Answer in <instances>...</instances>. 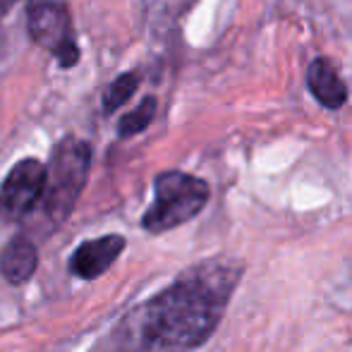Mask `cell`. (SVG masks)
<instances>
[{
	"instance_id": "obj_1",
	"label": "cell",
	"mask_w": 352,
	"mask_h": 352,
	"mask_svg": "<svg viewBox=\"0 0 352 352\" xmlns=\"http://www.w3.org/2000/svg\"><path fill=\"white\" fill-rule=\"evenodd\" d=\"M240 276L235 261L209 259L192 266L127 319V336L146 352L199 348L221 324Z\"/></svg>"
},
{
	"instance_id": "obj_2",
	"label": "cell",
	"mask_w": 352,
	"mask_h": 352,
	"mask_svg": "<svg viewBox=\"0 0 352 352\" xmlns=\"http://www.w3.org/2000/svg\"><path fill=\"white\" fill-rule=\"evenodd\" d=\"M89 166H91V146L79 137L67 135L53 146L46 195H43V216L51 228H58L72 213L87 185Z\"/></svg>"
},
{
	"instance_id": "obj_3",
	"label": "cell",
	"mask_w": 352,
	"mask_h": 352,
	"mask_svg": "<svg viewBox=\"0 0 352 352\" xmlns=\"http://www.w3.org/2000/svg\"><path fill=\"white\" fill-rule=\"evenodd\" d=\"M209 185L180 170L161 173L153 182V204L142 218V228L153 235L192 221L209 201Z\"/></svg>"
},
{
	"instance_id": "obj_4",
	"label": "cell",
	"mask_w": 352,
	"mask_h": 352,
	"mask_svg": "<svg viewBox=\"0 0 352 352\" xmlns=\"http://www.w3.org/2000/svg\"><path fill=\"white\" fill-rule=\"evenodd\" d=\"M27 32L29 38L51 53L60 67H74L79 63V46L67 0H29Z\"/></svg>"
},
{
	"instance_id": "obj_5",
	"label": "cell",
	"mask_w": 352,
	"mask_h": 352,
	"mask_svg": "<svg viewBox=\"0 0 352 352\" xmlns=\"http://www.w3.org/2000/svg\"><path fill=\"white\" fill-rule=\"evenodd\" d=\"M48 182V168L36 158H22L0 185V218L22 221L43 199Z\"/></svg>"
},
{
	"instance_id": "obj_6",
	"label": "cell",
	"mask_w": 352,
	"mask_h": 352,
	"mask_svg": "<svg viewBox=\"0 0 352 352\" xmlns=\"http://www.w3.org/2000/svg\"><path fill=\"white\" fill-rule=\"evenodd\" d=\"M122 250H125V237L120 235H106L98 237V240H89L84 245H79L77 252L72 254L70 271L77 278L84 280L98 278L116 264Z\"/></svg>"
},
{
	"instance_id": "obj_7",
	"label": "cell",
	"mask_w": 352,
	"mask_h": 352,
	"mask_svg": "<svg viewBox=\"0 0 352 352\" xmlns=\"http://www.w3.org/2000/svg\"><path fill=\"white\" fill-rule=\"evenodd\" d=\"M307 84H309V91L314 94V98L321 103V106L336 108L345 106L348 101V87L340 79V74L336 72L333 63L326 60V58H316L314 63L307 70Z\"/></svg>"
},
{
	"instance_id": "obj_8",
	"label": "cell",
	"mask_w": 352,
	"mask_h": 352,
	"mask_svg": "<svg viewBox=\"0 0 352 352\" xmlns=\"http://www.w3.org/2000/svg\"><path fill=\"white\" fill-rule=\"evenodd\" d=\"M38 269V252L32 240L14 237L0 252V274L8 283H27Z\"/></svg>"
},
{
	"instance_id": "obj_9",
	"label": "cell",
	"mask_w": 352,
	"mask_h": 352,
	"mask_svg": "<svg viewBox=\"0 0 352 352\" xmlns=\"http://www.w3.org/2000/svg\"><path fill=\"white\" fill-rule=\"evenodd\" d=\"M140 82H142V77L137 72H125L113 79L106 91H103V111L113 113L120 106H125V103L135 96L137 89H140Z\"/></svg>"
},
{
	"instance_id": "obj_10",
	"label": "cell",
	"mask_w": 352,
	"mask_h": 352,
	"mask_svg": "<svg viewBox=\"0 0 352 352\" xmlns=\"http://www.w3.org/2000/svg\"><path fill=\"white\" fill-rule=\"evenodd\" d=\"M153 116H156V98L146 96L135 111H130L127 116L120 118V122H118V135L120 137L140 135V132H144L148 125H151Z\"/></svg>"
},
{
	"instance_id": "obj_11",
	"label": "cell",
	"mask_w": 352,
	"mask_h": 352,
	"mask_svg": "<svg viewBox=\"0 0 352 352\" xmlns=\"http://www.w3.org/2000/svg\"><path fill=\"white\" fill-rule=\"evenodd\" d=\"M192 0H144V8H146V17L153 27H170L187 8H190Z\"/></svg>"
},
{
	"instance_id": "obj_12",
	"label": "cell",
	"mask_w": 352,
	"mask_h": 352,
	"mask_svg": "<svg viewBox=\"0 0 352 352\" xmlns=\"http://www.w3.org/2000/svg\"><path fill=\"white\" fill-rule=\"evenodd\" d=\"M17 3H19V0H0V22H3V19H5V14H8L10 10H12Z\"/></svg>"
}]
</instances>
